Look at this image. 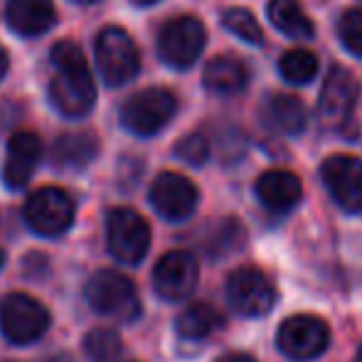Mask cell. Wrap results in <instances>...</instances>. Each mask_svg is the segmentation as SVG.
<instances>
[{
  "instance_id": "cell-1",
  "label": "cell",
  "mask_w": 362,
  "mask_h": 362,
  "mask_svg": "<svg viewBox=\"0 0 362 362\" xmlns=\"http://www.w3.org/2000/svg\"><path fill=\"white\" fill-rule=\"evenodd\" d=\"M52 64L57 69L49 84L52 104L57 106L59 114L69 119L86 116L96 104V86L81 47L72 40L57 42L52 47Z\"/></svg>"
},
{
  "instance_id": "cell-2",
  "label": "cell",
  "mask_w": 362,
  "mask_h": 362,
  "mask_svg": "<svg viewBox=\"0 0 362 362\" xmlns=\"http://www.w3.org/2000/svg\"><path fill=\"white\" fill-rule=\"evenodd\" d=\"M86 300L101 315H111L116 320H134L139 315V296L131 279H126L119 272H96L86 284Z\"/></svg>"
},
{
  "instance_id": "cell-3",
  "label": "cell",
  "mask_w": 362,
  "mask_h": 362,
  "mask_svg": "<svg viewBox=\"0 0 362 362\" xmlns=\"http://www.w3.org/2000/svg\"><path fill=\"white\" fill-rule=\"evenodd\" d=\"M96 64L106 84L119 86L139 74L141 54L131 35L121 28H106L96 37Z\"/></svg>"
},
{
  "instance_id": "cell-4",
  "label": "cell",
  "mask_w": 362,
  "mask_h": 362,
  "mask_svg": "<svg viewBox=\"0 0 362 362\" xmlns=\"http://www.w3.org/2000/svg\"><path fill=\"white\" fill-rule=\"evenodd\" d=\"M0 328L10 343L28 345L49 328V313L40 300L25 293L5 296L0 303Z\"/></svg>"
},
{
  "instance_id": "cell-5",
  "label": "cell",
  "mask_w": 362,
  "mask_h": 362,
  "mask_svg": "<svg viewBox=\"0 0 362 362\" xmlns=\"http://www.w3.org/2000/svg\"><path fill=\"white\" fill-rule=\"evenodd\" d=\"M177 109V101L173 91L153 86V89H144L134 94L121 109V119L129 131L139 136H153L173 119Z\"/></svg>"
},
{
  "instance_id": "cell-6",
  "label": "cell",
  "mask_w": 362,
  "mask_h": 362,
  "mask_svg": "<svg viewBox=\"0 0 362 362\" xmlns=\"http://www.w3.org/2000/svg\"><path fill=\"white\" fill-rule=\"evenodd\" d=\"M330 343V328L318 315H291L279 328V348L291 360L308 362L325 353Z\"/></svg>"
},
{
  "instance_id": "cell-7",
  "label": "cell",
  "mask_w": 362,
  "mask_h": 362,
  "mask_svg": "<svg viewBox=\"0 0 362 362\" xmlns=\"http://www.w3.org/2000/svg\"><path fill=\"white\" fill-rule=\"evenodd\" d=\"M25 219L42 237H57L74 222V202L59 187H40L25 202Z\"/></svg>"
},
{
  "instance_id": "cell-8",
  "label": "cell",
  "mask_w": 362,
  "mask_h": 362,
  "mask_svg": "<svg viewBox=\"0 0 362 362\" xmlns=\"http://www.w3.org/2000/svg\"><path fill=\"white\" fill-rule=\"evenodd\" d=\"M207 42L205 28L197 18L192 15H182L175 18L160 30V37H158V49H160V57L168 64L177 69L190 67L192 62H197V57L202 54Z\"/></svg>"
},
{
  "instance_id": "cell-9",
  "label": "cell",
  "mask_w": 362,
  "mask_h": 362,
  "mask_svg": "<svg viewBox=\"0 0 362 362\" xmlns=\"http://www.w3.org/2000/svg\"><path fill=\"white\" fill-rule=\"evenodd\" d=\"M106 232H109L111 254L124 264H139L151 247V227L139 212L129 207H119L111 212Z\"/></svg>"
},
{
  "instance_id": "cell-10",
  "label": "cell",
  "mask_w": 362,
  "mask_h": 362,
  "mask_svg": "<svg viewBox=\"0 0 362 362\" xmlns=\"http://www.w3.org/2000/svg\"><path fill=\"white\" fill-rule=\"evenodd\" d=\"M227 298L242 315H264L276 303V288L257 267H242L229 274Z\"/></svg>"
},
{
  "instance_id": "cell-11",
  "label": "cell",
  "mask_w": 362,
  "mask_h": 362,
  "mask_svg": "<svg viewBox=\"0 0 362 362\" xmlns=\"http://www.w3.org/2000/svg\"><path fill=\"white\" fill-rule=\"evenodd\" d=\"M320 175L345 212L362 210V160L355 156H330L320 168Z\"/></svg>"
},
{
  "instance_id": "cell-12",
  "label": "cell",
  "mask_w": 362,
  "mask_h": 362,
  "mask_svg": "<svg viewBox=\"0 0 362 362\" xmlns=\"http://www.w3.org/2000/svg\"><path fill=\"white\" fill-rule=\"evenodd\" d=\"M197 284V259L190 252H168L153 269V288L165 300H182Z\"/></svg>"
},
{
  "instance_id": "cell-13",
  "label": "cell",
  "mask_w": 362,
  "mask_h": 362,
  "mask_svg": "<svg viewBox=\"0 0 362 362\" xmlns=\"http://www.w3.org/2000/svg\"><path fill=\"white\" fill-rule=\"evenodd\" d=\"M151 202L165 219H185L197 207V187L180 173H160L151 187Z\"/></svg>"
},
{
  "instance_id": "cell-14",
  "label": "cell",
  "mask_w": 362,
  "mask_h": 362,
  "mask_svg": "<svg viewBox=\"0 0 362 362\" xmlns=\"http://www.w3.org/2000/svg\"><path fill=\"white\" fill-rule=\"evenodd\" d=\"M40 158H42V141L33 131H20L8 141V156H5L3 165V180L10 190L28 185L33 177L35 168H37Z\"/></svg>"
},
{
  "instance_id": "cell-15",
  "label": "cell",
  "mask_w": 362,
  "mask_h": 362,
  "mask_svg": "<svg viewBox=\"0 0 362 362\" xmlns=\"http://www.w3.org/2000/svg\"><path fill=\"white\" fill-rule=\"evenodd\" d=\"M358 94L360 89L355 76L343 67H333L330 74L325 76L323 91H320V114L330 121L345 119L358 101Z\"/></svg>"
},
{
  "instance_id": "cell-16",
  "label": "cell",
  "mask_w": 362,
  "mask_h": 362,
  "mask_svg": "<svg viewBox=\"0 0 362 362\" xmlns=\"http://www.w3.org/2000/svg\"><path fill=\"white\" fill-rule=\"evenodd\" d=\"M8 25L23 37L47 33L57 20L52 0H8Z\"/></svg>"
},
{
  "instance_id": "cell-17",
  "label": "cell",
  "mask_w": 362,
  "mask_h": 362,
  "mask_svg": "<svg viewBox=\"0 0 362 362\" xmlns=\"http://www.w3.org/2000/svg\"><path fill=\"white\" fill-rule=\"evenodd\" d=\"M257 195L264 207L274 212H286L300 202L303 185L288 170H267L257 180Z\"/></svg>"
},
{
  "instance_id": "cell-18",
  "label": "cell",
  "mask_w": 362,
  "mask_h": 362,
  "mask_svg": "<svg viewBox=\"0 0 362 362\" xmlns=\"http://www.w3.org/2000/svg\"><path fill=\"white\" fill-rule=\"evenodd\" d=\"M247 67L234 57H215L212 62H207L202 81L212 94L219 96H234L247 86Z\"/></svg>"
},
{
  "instance_id": "cell-19",
  "label": "cell",
  "mask_w": 362,
  "mask_h": 362,
  "mask_svg": "<svg viewBox=\"0 0 362 362\" xmlns=\"http://www.w3.org/2000/svg\"><path fill=\"white\" fill-rule=\"evenodd\" d=\"M99 144L89 131H76V134H64L54 144V163L67 170H79L86 168L96 158Z\"/></svg>"
},
{
  "instance_id": "cell-20",
  "label": "cell",
  "mask_w": 362,
  "mask_h": 362,
  "mask_svg": "<svg viewBox=\"0 0 362 362\" xmlns=\"http://www.w3.org/2000/svg\"><path fill=\"white\" fill-rule=\"evenodd\" d=\"M267 119L276 131L296 136L305 129V106L291 94H276L267 104Z\"/></svg>"
},
{
  "instance_id": "cell-21",
  "label": "cell",
  "mask_w": 362,
  "mask_h": 362,
  "mask_svg": "<svg viewBox=\"0 0 362 362\" xmlns=\"http://www.w3.org/2000/svg\"><path fill=\"white\" fill-rule=\"evenodd\" d=\"M269 18L284 35L293 40L313 37V23L303 13L298 0H272L269 3Z\"/></svg>"
},
{
  "instance_id": "cell-22",
  "label": "cell",
  "mask_w": 362,
  "mask_h": 362,
  "mask_svg": "<svg viewBox=\"0 0 362 362\" xmlns=\"http://www.w3.org/2000/svg\"><path fill=\"white\" fill-rule=\"evenodd\" d=\"M222 325V315L215 305L210 303H192L177 318V333L185 340H200L207 338L212 330Z\"/></svg>"
},
{
  "instance_id": "cell-23",
  "label": "cell",
  "mask_w": 362,
  "mask_h": 362,
  "mask_svg": "<svg viewBox=\"0 0 362 362\" xmlns=\"http://www.w3.org/2000/svg\"><path fill=\"white\" fill-rule=\"evenodd\" d=\"M279 69H281L284 79L291 81V84H308L318 74V59L308 49H288V52L281 54Z\"/></svg>"
},
{
  "instance_id": "cell-24",
  "label": "cell",
  "mask_w": 362,
  "mask_h": 362,
  "mask_svg": "<svg viewBox=\"0 0 362 362\" xmlns=\"http://www.w3.org/2000/svg\"><path fill=\"white\" fill-rule=\"evenodd\" d=\"M84 353L91 362H114L121 355V340L114 330H91L84 340Z\"/></svg>"
},
{
  "instance_id": "cell-25",
  "label": "cell",
  "mask_w": 362,
  "mask_h": 362,
  "mask_svg": "<svg viewBox=\"0 0 362 362\" xmlns=\"http://www.w3.org/2000/svg\"><path fill=\"white\" fill-rule=\"evenodd\" d=\"M224 28L229 30L232 35H237L239 40H244V42L249 45H262L264 42V30L262 25L257 23V18H254L249 10H242V8H232L224 13L222 18Z\"/></svg>"
},
{
  "instance_id": "cell-26",
  "label": "cell",
  "mask_w": 362,
  "mask_h": 362,
  "mask_svg": "<svg viewBox=\"0 0 362 362\" xmlns=\"http://www.w3.org/2000/svg\"><path fill=\"white\" fill-rule=\"evenodd\" d=\"M338 33H340V40H343L345 47H348L353 54L362 57V10L360 8L348 10V13L340 18Z\"/></svg>"
},
{
  "instance_id": "cell-27",
  "label": "cell",
  "mask_w": 362,
  "mask_h": 362,
  "mask_svg": "<svg viewBox=\"0 0 362 362\" xmlns=\"http://www.w3.org/2000/svg\"><path fill=\"white\" fill-rule=\"evenodd\" d=\"M175 156L182 158L187 165H202L210 156V144L202 134H190L182 141H177L175 146Z\"/></svg>"
},
{
  "instance_id": "cell-28",
  "label": "cell",
  "mask_w": 362,
  "mask_h": 362,
  "mask_svg": "<svg viewBox=\"0 0 362 362\" xmlns=\"http://www.w3.org/2000/svg\"><path fill=\"white\" fill-rule=\"evenodd\" d=\"M217 362H257V360L244 353H229V355H224V358H219Z\"/></svg>"
},
{
  "instance_id": "cell-29",
  "label": "cell",
  "mask_w": 362,
  "mask_h": 362,
  "mask_svg": "<svg viewBox=\"0 0 362 362\" xmlns=\"http://www.w3.org/2000/svg\"><path fill=\"white\" fill-rule=\"evenodd\" d=\"M5 72H8V54H5V49L0 47V79L5 76Z\"/></svg>"
},
{
  "instance_id": "cell-30",
  "label": "cell",
  "mask_w": 362,
  "mask_h": 362,
  "mask_svg": "<svg viewBox=\"0 0 362 362\" xmlns=\"http://www.w3.org/2000/svg\"><path fill=\"white\" fill-rule=\"evenodd\" d=\"M47 362H74V360H72V355H67V353H57V355H52V358H47Z\"/></svg>"
},
{
  "instance_id": "cell-31",
  "label": "cell",
  "mask_w": 362,
  "mask_h": 362,
  "mask_svg": "<svg viewBox=\"0 0 362 362\" xmlns=\"http://www.w3.org/2000/svg\"><path fill=\"white\" fill-rule=\"evenodd\" d=\"M136 5H153V3H158V0H134Z\"/></svg>"
},
{
  "instance_id": "cell-32",
  "label": "cell",
  "mask_w": 362,
  "mask_h": 362,
  "mask_svg": "<svg viewBox=\"0 0 362 362\" xmlns=\"http://www.w3.org/2000/svg\"><path fill=\"white\" fill-rule=\"evenodd\" d=\"M74 3H84V5H89V3H99V0H74Z\"/></svg>"
},
{
  "instance_id": "cell-33",
  "label": "cell",
  "mask_w": 362,
  "mask_h": 362,
  "mask_svg": "<svg viewBox=\"0 0 362 362\" xmlns=\"http://www.w3.org/2000/svg\"><path fill=\"white\" fill-rule=\"evenodd\" d=\"M3 264H5V254H3V249H0V269H3Z\"/></svg>"
},
{
  "instance_id": "cell-34",
  "label": "cell",
  "mask_w": 362,
  "mask_h": 362,
  "mask_svg": "<svg viewBox=\"0 0 362 362\" xmlns=\"http://www.w3.org/2000/svg\"><path fill=\"white\" fill-rule=\"evenodd\" d=\"M355 362H362V348H360V353H358V360H355Z\"/></svg>"
}]
</instances>
